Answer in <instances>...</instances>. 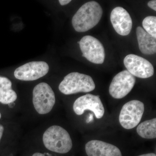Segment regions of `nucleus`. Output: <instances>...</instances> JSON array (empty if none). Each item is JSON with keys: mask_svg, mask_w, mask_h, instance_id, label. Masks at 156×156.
<instances>
[{"mask_svg": "<svg viewBox=\"0 0 156 156\" xmlns=\"http://www.w3.org/2000/svg\"><path fill=\"white\" fill-rule=\"evenodd\" d=\"M127 70L134 76L147 79L153 76L154 68L149 61L134 54H129L124 59Z\"/></svg>", "mask_w": 156, "mask_h": 156, "instance_id": "obj_9", "label": "nucleus"}, {"mask_svg": "<svg viewBox=\"0 0 156 156\" xmlns=\"http://www.w3.org/2000/svg\"><path fill=\"white\" fill-rule=\"evenodd\" d=\"M102 13V8L97 2L92 1L85 3L73 17V27L78 32L87 31L99 23Z\"/></svg>", "mask_w": 156, "mask_h": 156, "instance_id": "obj_1", "label": "nucleus"}, {"mask_svg": "<svg viewBox=\"0 0 156 156\" xmlns=\"http://www.w3.org/2000/svg\"><path fill=\"white\" fill-rule=\"evenodd\" d=\"M138 156H156L155 154L154 153H149L140 155Z\"/></svg>", "mask_w": 156, "mask_h": 156, "instance_id": "obj_23", "label": "nucleus"}, {"mask_svg": "<svg viewBox=\"0 0 156 156\" xmlns=\"http://www.w3.org/2000/svg\"><path fill=\"white\" fill-rule=\"evenodd\" d=\"M147 5L151 9H152L154 11H156V0H153L148 2L147 4Z\"/></svg>", "mask_w": 156, "mask_h": 156, "instance_id": "obj_18", "label": "nucleus"}, {"mask_svg": "<svg viewBox=\"0 0 156 156\" xmlns=\"http://www.w3.org/2000/svg\"><path fill=\"white\" fill-rule=\"evenodd\" d=\"M79 44L83 57L95 64L103 63L105 59V50L99 40L91 36H85L81 39Z\"/></svg>", "mask_w": 156, "mask_h": 156, "instance_id": "obj_6", "label": "nucleus"}, {"mask_svg": "<svg viewBox=\"0 0 156 156\" xmlns=\"http://www.w3.org/2000/svg\"><path fill=\"white\" fill-rule=\"evenodd\" d=\"M144 111V103L140 101H128L123 105L119 120L121 126L126 129H131L138 125Z\"/></svg>", "mask_w": 156, "mask_h": 156, "instance_id": "obj_5", "label": "nucleus"}, {"mask_svg": "<svg viewBox=\"0 0 156 156\" xmlns=\"http://www.w3.org/2000/svg\"><path fill=\"white\" fill-rule=\"evenodd\" d=\"M76 114L81 115L86 110L93 112L98 119H101L105 113V108L98 95L87 94L79 97L73 106Z\"/></svg>", "mask_w": 156, "mask_h": 156, "instance_id": "obj_10", "label": "nucleus"}, {"mask_svg": "<svg viewBox=\"0 0 156 156\" xmlns=\"http://www.w3.org/2000/svg\"><path fill=\"white\" fill-rule=\"evenodd\" d=\"M136 79L128 70H124L117 74L113 79L109 92L114 98L121 99L131 92L134 86Z\"/></svg>", "mask_w": 156, "mask_h": 156, "instance_id": "obj_7", "label": "nucleus"}, {"mask_svg": "<svg viewBox=\"0 0 156 156\" xmlns=\"http://www.w3.org/2000/svg\"><path fill=\"white\" fill-rule=\"evenodd\" d=\"M58 2L61 5L63 6L67 5L71 1V0H59Z\"/></svg>", "mask_w": 156, "mask_h": 156, "instance_id": "obj_19", "label": "nucleus"}, {"mask_svg": "<svg viewBox=\"0 0 156 156\" xmlns=\"http://www.w3.org/2000/svg\"><path fill=\"white\" fill-rule=\"evenodd\" d=\"M43 142L46 148L59 154H66L71 150L72 140L66 130L61 126H53L45 131Z\"/></svg>", "mask_w": 156, "mask_h": 156, "instance_id": "obj_2", "label": "nucleus"}, {"mask_svg": "<svg viewBox=\"0 0 156 156\" xmlns=\"http://www.w3.org/2000/svg\"><path fill=\"white\" fill-rule=\"evenodd\" d=\"M93 115H92V114L89 115V116L88 117V119H87V122H90L92 120H93Z\"/></svg>", "mask_w": 156, "mask_h": 156, "instance_id": "obj_21", "label": "nucleus"}, {"mask_svg": "<svg viewBox=\"0 0 156 156\" xmlns=\"http://www.w3.org/2000/svg\"><path fill=\"white\" fill-rule=\"evenodd\" d=\"M110 20L115 30L120 35L125 36L131 32L132 20L130 14L124 8H115L111 13Z\"/></svg>", "mask_w": 156, "mask_h": 156, "instance_id": "obj_11", "label": "nucleus"}, {"mask_svg": "<svg viewBox=\"0 0 156 156\" xmlns=\"http://www.w3.org/2000/svg\"><path fill=\"white\" fill-rule=\"evenodd\" d=\"M85 150L88 156H122L119 148L101 140H90L86 144Z\"/></svg>", "mask_w": 156, "mask_h": 156, "instance_id": "obj_12", "label": "nucleus"}, {"mask_svg": "<svg viewBox=\"0 0 156 156\" xmlns=\"http://www.w3.org/2000/svg\"><path fill=\"white\" fill-rule=\"evenodd\" d=\"M56 102V98L53 89L46 83H41L35 87L33 91V103L38 113H49Z\"/></svg>", "mask_w": 156, "mask_h": 156, "instance_id": "obj_4", "label": "nucleus"}, {"mask_svg": "<svg viewBox=\"0 0 156 156\" xmlns=\"http://www.w3.org/2000/svg\"><path fill=\"white\" fill-rule=\"evenodd\" d=\"M142 25L146 32L156 38V17L150 16L144 19Z\"/></svg>", "mask_w": 156, "mask_h": 156, "instance_id": "obj_16", "label": "nucleus"}, {"mask_svg": "<svg viewBox=\"0 0 156 156\" xmlns=\"http://www.w3.org/2000/svg\"><path fill=\"white\" fill-rule=\"evenodd\" d=\"M136 35L140 52L146 55H152L156 52V39L140 27L136 28Z\"/></svg>", "mask_w": 156, "mask_h": 156, "instance_id": "obj_13", "label": "nucleus"}, {"mask_svg": "<svg viewBox=\"0 0 156 156\" xmlns=\"http://www.w3.org/2000/svg\"><path fill=\"white\" fill-rule=\"evenodd\" d=\"M31 156H45L44 154L41 153L37 152L34 154L32 155Z\"/></svg>", "mask_w": 156, "mask_h": 156, "instance_id": "obj_22", "label": "nucleus"}, {"mask_svg": "<svg viewBox=\"0 0 156 156\" xmlns=\"http://www.w3.org/2000/svg\"><path fill=\"white\" fill-rule=\"evenodd\" d=\"M17 95L11 89H0V102L4 104H9L16 100Z\"/></svg>", "mask_w": 156, "mask_h": 156, "instance_id": "obj_15", "label": "nucleus"}, {"mask_svg": "<svg viewBox=\"0 0 156 156\" xmlns=\"http://www.w3.org/2000/svg\"><path fill=\"white\" fill-rule=\"evenodd\" d=\"M1 117H2V115H1V112H0V119H1Z\"/></svg>", "mask_w": 156, "mask_h": 156, "instance_id": "obj_24", "label": "nucleus"}, {"mask_svg": "<svg viewBox=\"0 0 156 156\" xmlns=\"http://www.w3.org/2000/svg\"><path fill=\"white\" fill-rule=\"evenodd\" d=\"M95 87V83L90 76L73 72L65 77L59 84L58 89L65 95H71L79 92H90Z\"/></svg>", "mask_w": 156, "mask_h": 156, "instance_id": "obj_3", "label": "nucleus"}, {"mask_svg": "<svg viewBox=\"0 0 156 156\" xmlns=\"http://www.w3.org/2000/svg\"><path fill=\"white\" fill-rule=\"evenodd\" d=\"M49 71V65L45 62L32 61L16 69L14 75L20 80L34 81L47 75Z\"/></svg>", "mask_w": 156, "mask_h": 156, "instance_id": "obj_8", "label": "nucleus"}, {"mask_svg": "<svg viewBox=\"0 0 156 156\" xmlns=\"http://www.w3.org/2000/svg\"><path fill=\"white\" fill-rule=\"evenodd\" d=\"M136 132L140 136L145 139H152L156 137V119L147 120L137 126Z\"/></svg>", "mask_w": 156, "mask_h": 156, "instance_id": "obj_14", "label": "nucleus"}, {"mask_svg": "<svg viewBox=\"0 0 156 156\" xmlns=\"http://www.w3.org/2000/svg\"><path fill=\"white\" fill-rule=\"evenodd\" d=\"M0 89H12V83L8 78L0 76Z\"/></svg>", "mask_w": 156, "mask_h": 156, "instance_id": "obj_17", "label": "nucleus"}, {"mask_svg": "<svg viewBox=\"0 0 156 156\" xmlns=\"http://www.w3.org/2000/svg\"><path fill=\"white\" fill-rule=\"evenodd\" d=\"M4 128L3 126L0 125V142L2 139V136H3V132H4Z\"/></svg>", "mask_w": 156, "mask_h": 156, "instance_id": "obj_20", "label": "nucleus"}]
</instances>
